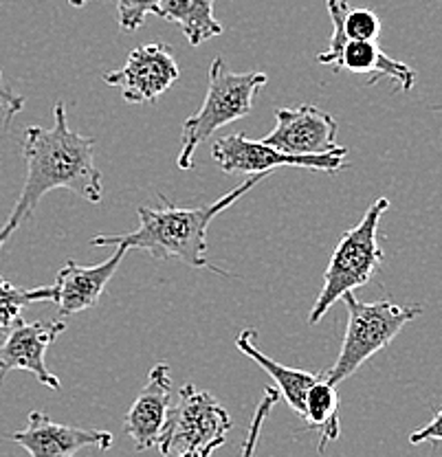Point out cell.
I'll return each instance as SVG.
<instances>
[{
	"label": "cell",
	"mask_w": 442,
	"mask_h": 457,
	"mask_svg": "<svg viewBox=\"0 0 442 457\" xmlns=\"http://www.w3.org/2000/svg\"><path fill=\"white\" fill-rule=\"evenodd\" d=\"M161 457H201L198 453H192V451H165Z\"/></svg>",
	"instance_id": "24"
},
{
	"label": "cell",
	"mask_w": 442,
	"mask_h": 457,
	"mask_svg": "<svg viewBox=\"0 0 442 457\" xmlns=\"http://www.w3.org/2000/svg\"><path fill=\"white\" fill-rule=\"evenodd\" d=\"M179 64L172 46L163 42L137 46L130 51L126 64L104 75V82L119 88L128 104H156V99L179 79Z\"/></svg>",
	"instance_id": "9"
},
{
	"label": "cell",
	"mask_w": 442,
	"mask_h": 457,
	"mask_svg": "<svg viewBox=\"0 0 442 457\" xmlns=\"http://www.w3.org/2000/svg\"><path fill=\"white\" fill-rule=\"evenodd\" d=\"M328 16L332 21L330 45L317 55L320 64H328L341 73L368 75V86H374L381 78L392 79L401 93H410L416 84V71L403 62L392 60L383 54L377 40H350L344 33V13L350 9V0H326Z\"/></svg>",
	"instance_id": "7"
},
{
	"label": "cell",
	"mask_w": 442,
	"mask_h": 457,
	"mask_svg": "<svg viewBox=\"0 0 442 457\" xmlns=\"http://www.w3.org/2000/svg\"><path fill=\"white\" fill-rule=\"evenodd\" d=\"M302 418L308 428L320 431V446H317L320 453H324L328 442H335L339 437V394H337V385L330 383L326 374H320V378L308 389Z\"/></svg>",
	"instance_id": "16"
},
{
	"label": "cell",
	"mask_w": 442,
	"mask_h": 457,
	"mask_svg": "<svg viewBox=\"0 0 442 457\" xmlns=\"http://www.w3.org/2000/svg\"><path fill=\"white\" fill-rule=\"evenodd\" d=\"M7 440L16 442L29 453V457H75L82 449L106 451L113 446V433L102 428H82L60 425L46 413L31 411L27 416V427L12 433Z\"/></svg>",
	"instance_id": "12"
},
{
	"label": "cell",
	"mask_w": 442,
	"mask_h": 457,
	"mask_svg": "<svg viewBox=\"0 0 442 457\" xmlns=\"http://www.w3.org/2000/svg\"><path fill=\"white\" fill-rule=\"evenodd\" d=\"M126 253V246H117L115 253L102 264L82 266L73 260L66 262L54 284V303H58L60 317H71V314L84 312L95 306Z\"/></svg>",
	"instance_id": "14"
},
{
	"label": "cell",
	"mask_w": 442,
	"mask_h": 457,
	"mask_svg": "<svg viewBox=\"0 0 442 457\" xmlns=\"http://www.w3.org/2000/svg\"><path fill=\"white\" fill-rule=\"evenodd\" d=\"M278 400H279V392H275V387H266L264 389V396L258 403V407H255L254 418H251L249 428H246L245 442H242L240 455H238V457H254L255 449H258L260 433H263L266 418H269V413L273 411V407L278 404Z\"/></svg>",
	"instance_id": "19"
},
{
	"label": "cell",
	"mask_w": 442,
	"mask_h": 457,
	"mask_svg": "<svg viewBox=\"0 0 442 457\" xmlns=\"http://www.w3.org/2000/svg\"><path fill=\"white\" fill-rule=\"evenodd\" d=\"M152 13L161 16V0H117V21L123 31L141 29Z\"/></svg>",
	"instance_id": "20"
},
{
	"label": "cell",
	"mask_w": 442,
	"mask_h": 457,
	"mask_svg": "<svg viewBox=\"0 0 442 457\" xmlns=\"http://www.w3.org/2000/svg\"><path fill=\"white\" fill-rule=\"evenodd\" d=\"M434 111H442V104H440V106H434Z\"/></svg>",
	"instance_id": "26"
},
{
	"label": "cell",
	"mask_w": 442,
	"mask_h": 457,
	"mask_svg": "<svg viewBox=\"0 0 442 457\" xmlns=\"http://www.w3.org/2000/svg\"><path fill=\"white\" fill-rule=\"evenodd\" d=\"M410 442L412 445H422V442H434V445H438V442H442V409L425 427L412 433Z\"/></svg>",
	"instance_id": "23"
},
{
	"label": "cell",
	"mask_w": 442,
	"mask_h": 457,
	"mask_svg": "<svg viewBox=\"0 0 442 457\" xmlns=\"http://www.w3.org/2000/svg\"><path fill=\"white\" fill-rule=\"evenodd\" d=\"M344 33L350 40H377L381 21L372 9H353L344 13Z\"/></svg>",
	"instance_id": "21"
},
{
	"label": "cell",
	"mask_w": 442,
	"mask_h": 457,
	"mask_svg": "<svg viewBox=\"0 0 442 457\" xmlns=\"http://www.w3.org/2000/svg\"><path fill=\"white\" fill-rule=\"evenodd\" d=\"M25 108V97L18 93H13L7 84H4L3 73H0V112H3V123L4 128L12 123V119Z\"/></svg>",
	"instance_id": "22"
},
{
	"label": "cell",
	"mask_w": 442,
	"mask_h": 457,
	"mask_svg": "<svg viewBox=\"0 0 442 457\" xmlns=\"http://www.w3.org/2000/svg\"><path fill=\"white\" fill-rule=\"evenodd\" d=\"M254 339L255 330L254 328H246V330H242L240 335L236 337V347L242 354L249 356L251 361H255V363L275 380L279 396L287 400V404L295 413L302 416L308 389H311V385L320 378V374H313V371L308 370H295L288 368V365L278 363V361H273L271 356H266L264 352L255 345Z\"/></svg>",
	"instance_id": "15"
},
{
	"label": "cell",
	"mask_w": 442,
	"mask_h": 457,
	"mask_svg": "<svg viewBox=\"0 0 442 457\" xmlns=\"http://www.w3.org/2000/svg\"><path fill=\"white\" fill-rule=\"evenodd\" d=\"M388 209V198L374 200L368 212H365V216L359 220V225L348 228L341 236L339 245L335 246L330 262H328L324 284H321L320 295H317L315 306L308 314L311 326L320 323L328 308L341 302L346 293H354L356 288H363L374 278L385 257L383 249L379 246V225H381V218Z\"/></svg>",
	"instance_id": "3"
},
{
	"label": "cell",
	"mask_w": 442,
	"mask_h": 457,
	"mask_svg": "<svg viewBox=\"0 0 442 457\" xmlns=\"http://www.w3.org/2000/svg\"><path fill=\"white\" fill-rule=\"evenodd\" d=\"M269 174H251L245 183L238 185L229 194L218 198L205 207H174L165 196L163 207H141L139 227L121 236H97L90 240V246H126L150 253L154 260H180L189 269H212L213 273L225 275L221 269H213L207 262V231L213 218L227 207L254 189Z\"/></svg>",
	"instance_id": "2"
},
{
	"label": "cell",
	"mask_w": 442,
	"mask_h": 457,
	"mask_svg": "<svg viewBox=\"0 0 442 457\" xmlns=\"http://www.w3.org/2000/svg\"><path fill=\"white\" fill-rule=\"evenodd\" d=\"M54 286H40V288H18L4 278H0V330L7 332L13 323L21 319L22 308L29 303L54 302Z\"/></svg>",
	"instance_id": "18"
},
{
	"label": "cell",
	"mask_w": 442,
	"mask_h": 457,
	"mask_svg": "<svg viewBox=\"0 0 442 457\" xmlns=\"http://www.w3.org/2000/svg\"><path fill=\"white\" fill-rule=\"evenodd\" d=\"M231 428V418L227 409L205 389L194 383L180 387L179 403L170 407L168 422L156 449L165 451H192L201 457H209L221 449Z\"/></svg>",
	"instance_id": "6"
},
{
	"label": "cell",
	"mask_w": 442,
	"mask_h": 457,
	"mask_svg": "<svg viewBox=\"0 0 442 457\" xmlns=\"http://www.w3.org/2000/svg\"><path fill=\"white\" fill-rule=\"evenodd\" d=\"M269 82V75L260 71L234 73L222 57H216L209 66V84L205 102L194 117L185 119L180 132V152L177 165L180 170L194 168V152L222 126L246 117L254 108L258 90Z\"/></svg>",
	"instance_id": "4"
},
{
	"label": "cell",
	"mask_w": 442,
	"mask_h": 457,
	"mask_svg": "<svg viewBox=\"0 0 442 457\" xmlns=\"http://www.w3.org/2000/svg\"><path fill=\"white\" fill-rule=\"evenodd\" d=\"M66 330V321H33L27 323L18 319L7 330L3 345H0V383L13 370H25L36 376L45 387L58 392L60 378L46 370L45 354L62 332Z\"/></svg>",
	"instance_id": "11"
},
{
	"label": "cell",
	"mask_w": 442,
	"mask_h": 457,
	"mask_svg": "<svg viewBox=\"0 0 442 457\" xmlns=\"http://www.w3.org/2000/svg\"><path fill=\"white\" fill-rule=\"evenodd\" d=\"M88 0H69V4H73V7H84V4H87Z\"/></svg>",
	"instance_id": "25"
},
{
	"label": "cell",
	"mask_w": 442,
	"mask_h": 457,
	"mask_svg": "<svg viewBox=\"0 0 442 457\" xmlns=\"http://www.w3.org/2000/svg\"><path fill=\"white\" fill-rule=\"evenodd\" d=\"M275 121V128L263 141L284 154L317 156L344 150V145L337 143L335 117L311 104L278 108Z\"/></svg>",
	"instance_id": "10"
},
{
	"label": "cell",
	"mask_w": 442,
	"mask_h": 457,
	"mask_svg": "<svg viewBox=\"0 0 442 457\" xmlns=\"http://www.w3.org/2000/svg\"><path fill=\"white\" fill-rule=\"evenodd\" d=\"M346 156H348V147L339 152H330V154H317V156H295L284 154V152L275 150V147L266 145L264 141H254L246 135L238 132V135H227L213 141L212 145V159L216 165L227 174H269L275 168H304L326 171V174H337L344 170Z\"/></svg>",
	"instance_id": "8"
},
{
	"label": "cell",
	"mask_w": 442,
	"mask_h": 457,
	"mask_svg": "<svg viewBox=\"0 0 442 457\" xmlns=\"http://www.w3.org/2000/svg\"><path fill=\"white\" fill-rule=\"evenodd\" d=\"M54 126H29L22 141L27 176L16 204L0 227V249L33 216L40 200L54 189H69L88 203H102L104 180L95 163V139L78 135L66 121L64 102L55 104Z\"/></svg>",
	"instance_id": "1"
},
{
	"label": "cell",
	"mask_w": 442,
	"mask_h": 457,
	"mask_svg": "<svg viewBox=\"0 0 442 457\" xmlns=\"http://www.w3.org/2000/svg\"><path fill=\"white\" fill-rule=\"evenodd\" d=\"M159 18L177 22L192 46L222 33V25L213 16V0H161Z\"/></svg>",
	"instance_id": "17"
},
{
	"label": "cell",
	"mask_w": 442,
	"mask_h": 457,
	"mask_svg": "<svg viewBox=\"0 0 442 457\" xmlns=\"http://www.w3.org/2000/svg\"><path fill=\"white\" fill-rule=\"evenodd\" d=\"M341 302L348 308V328L335 365L326 371L328 380L335 385L344 383L365 361L385 350L398 332L422 312L421 303L403 306L392 299L368 303L356 299L354 293H346Z\"/></svg>",
	"instance_id": "5"
},
{
	"label": "cell",
	"mask_w": 442,
	"mask_h": 457,
	"mask_svg": "<svg viewBox=\"0 0 442 457\" xmlns=\"http://www.w3.org/2000/svg\"><path fill=\"white\" fill-rule=\"evenodd\" d=\"M170 396H172V376L165 363H156L147 374L146 385L139 396L126 413V433L135 442L137 451L159 446L165 422L170 413Z\"/></svg>",
	"instance_id": "13"
}]
</instances>
